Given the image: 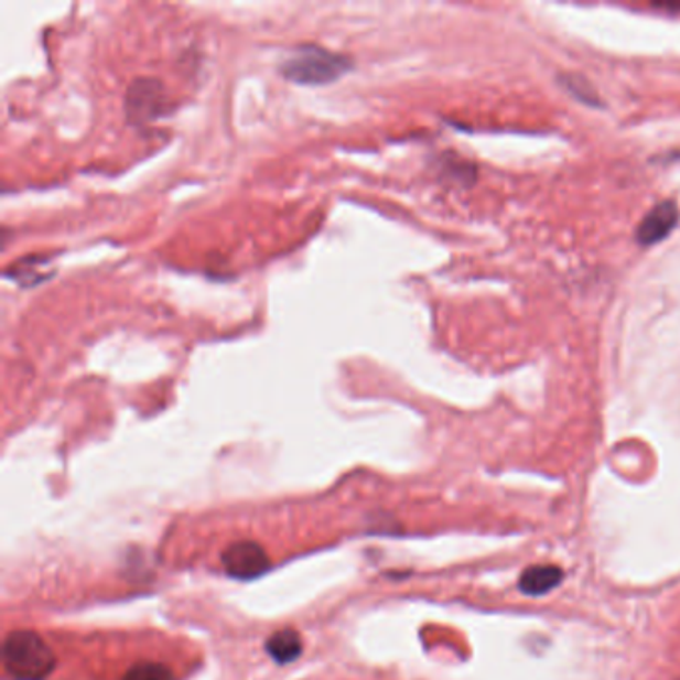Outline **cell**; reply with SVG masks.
<instances>
[{
    "mask_svg": "<svg viewBox=\"0 0 680 680\" xmlns=\"http://www.w3.org/2000/svg\"><path fill=\"white\" fill-rule=\"evenodd\" d=\"M352 68L354 61L349 56L332 53L317 44L295 46L280 63L283 78L300 86H325L335 83Z\"/></svg>",
    "mask_w": 680,
    "mask_h": 680,
    "instance_id": "1",
    "label": "cell"
},
{
    "mask_svg": "<svg viewBox=\"0 0 680 680\" xmlns=\"http://www.w3.org/2000/svg\"><path fill=\"white\" fill-rule=\"evenodd\" d=\"M2 665L14 680H46L56 667L51 645L34 630H12L2 645Z\"/></svg>",
    "mask_w": 680,
    "mask_h": 680,
    "instance_id": "2",
    "label": "cell"
},
{
    "mask_svg": "<svg viewBox=\"0 0 680 680\" xmlns=\"http://www.w3.org/2000/svg\"><path fill=\"white\" fill-rule=\"evenodd\" d=\"M168 106L164 84L156 78H137L128 86L125 96L126 120L142 126L164 115Z\"/></svg>",
    "mask_w": 680,
    "mask_h": 680,
    "instance_id": "3",
    "label": "cell"
},
{
    "mask_svg": "<svg viewBox=\"0 0 680 680\" xmlns=\"http://www.w3.org/2000/svg\"><path fill=\"white\" fill-rule=\"evenodd\" d=\"M224 571L236 581L258 579L270 569V557L262 544L253 541H238L226 547L222 553Z\"/></svg>",
    "mask_w": 680,
    "mask_h": 680,
    "instance_id": "4",
    "label": "cell"
},
{
    "mask_svg": "<svg viewBox=\"0 0 680 680\" xmlns=\"http://www.w3.org/2000/svg\"><path fill=\"white\" fill-rule=\"evenodd\" d=\"M679 222V208L674 202H662L659 206L650 209L649 214L640 222L637 230V240L643 246H652L665 240L670 231L677 228Z\"/></svg>",
    "mask_w": 680,
    "mask_h": 680,
    "instance_id": "5",
    "label": "cell"
},
{
    "mask_svg": "<svg viewBox=\"0 0 680 680\" xmlns=\"http://www.w3.org/2000/svg\"><path fill=\"white\" fill-rule=\"evenodd\" d=\"M565 573L557 565H533L519 576V591L527 597H543L561 585Z\"/></svg>",
    "mask_w": 680,
    "mask_h": 680,
    "instance_id": "6",
    "label": "cell"
},
{
    "mask_svg": "<svg viewBox=\"0 0 680 680\" xmlns=\"http://www.w3.org/2000/svg\"><path fill=\"white\" fill-rule=\"evenodd\" d=\"M302 639L293 628H282L273 633L270 639L266 640V652L272 657L278 665H290L302 655Z\"/></svg>",
    "mask_w": 680,
    "mask_h": 680,
    "instance_id": "7",
    "label": "cell"
},
{
    "mask_svg": "<svg viewBox=\"0 0 680 680\" xmlns=\"http://www.w3.org/2000/svg\"><path fill=\"white\" fill-rule=\"evenodd\" d=\"M122 680H176L174 672L168 669L166 665L162 662H138L132 669L126 672V677Z\"/></svg>",
    "mask_w": 680,
    "mask_h": 680,
    "instance_id": "8",
    "label": "cell"
},
{
    "mask_svg": "<svg viewBox=\"0 0 680 680\" xmlns=\"http://www.w3.org/2000/svg\"><path fill=\"white\" fill-rule=\"evenodd\" d=\"M566 86H569V88H571V90H573L579 98H583L585 102H593V105H597V98H595L597 95H595V93H586L585 90V78H575V83H573V80H571V76H569V83H566Z\"/></svg>",
    "mask_w": 680,
    "mask_h": 680,
    "instance_id": "9",
    "label": "cell"
}]
</instances>
